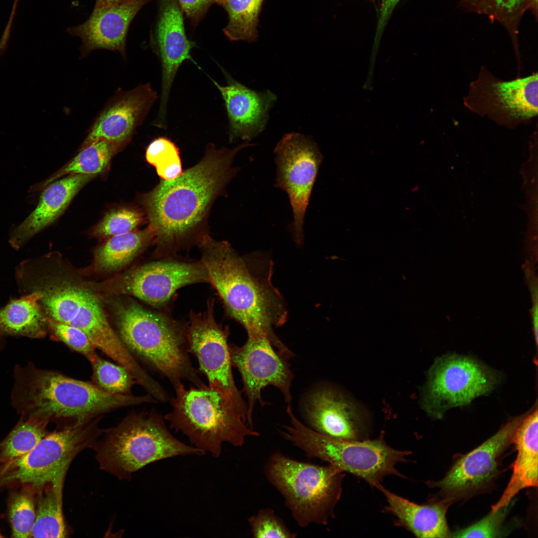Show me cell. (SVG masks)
Wrapping results in <instances>:
<instances>
[{
  "label": "cell",
  "mask_w": 538,
  "mask_h": 538,
  "mask_svg": "<svg viewBox=\"0 0 538 538\" xmlns=\"http://www.w3.org/2000/svg\"><path fill=\"white\" fill-rule=\"evenodd\" d=\"M246 141L233 148L208 145L203 158L171 180H162L141 202L159 253L178 248L200 233L211 206L238 168L232 167Z\"/></svg>",
  "instance_id": "cell-1"
},
{
  "label": "cell",
  "mask_w": 538,
  "mask_h": 538,
  "mask_svg": "<svg viewBox=\"0 0 538 538\" xmlns=\"http://www.w3.org/2000/svg\"><path fill=\"white\" fill-rule=\"evenodd\" d=\"M198 242L200 261L209 283L218 292L228 314L245 328L247 334H265L278 352L289 354L290 350L273 329L285 322L287 312L271 281V261L259 254L240 256L228 242L216 241L207 234Z\"/></svg>",
  "instance_id": "cell-2"
},
{
  "label": "cell",
  "mask_w": 538,
  "mask_h": 538,
  "mask_svg": "<svg viewBox=\"0 0 538 538\" xmlns=\"http://www.w3.org/2000/svg\"><path fill=\"white\" fill-rule=\"evenodd\" d=\"M156 411H133L93 447L101 469L128 479L146 465L164 459L205 453L176 438Z\"/></svg>",
  "instance_id": "cell-3"
},
{
  "label": "cell",
  "mask_w": 538,
  "mask_h": 538,
  "mask_svg": "<svg viewBox=\"0 0 538 538\" xmlns=\"http://www.w3.org/2000/svg\"><path fill=\"white\" fill-rule=\"evenodd\" d=\"M117 318L119 336L129 351L172 386L183 380L198 388L206 385L190 359L187 331L178 324L135 302L119 306Z\"/></svg>",
  "instance_id": "cell-4"
},
{
  "label": "cell",
  "mask_w": 538,
  "mask_h": 538,
  "mask_svg": "<svg viewBox=\"0 0 538 538\" xmlns=\"http://www.w3.org/2000/svg\"><path fill=\"white\" fill-rule=\"evenodd\" d=\"M173 387L175 395L169 399L172 410L164 418L170 428L181 431L205 453L218 457L224 442L240 447L247 437L260 435L217 390L207 385L186 389L182 383Z\"/></svg>",
  "instance_id": "cell-5"
},
{
  "label": "cell",
  "mask_w": 538,
  "mask_h": 538,
  "mask_svg": "<svg viewBox=\"0 0 538 538\" xmlns=\"http://www.w3.org/2000/svg\"><path fill=\"white\" fill-rule=\"evenodd\" d=\"M264 473L299 527L326 526L335 517L345 475L338 468L297 461L277 450L268 459Z\"/></svg>",
  "instance_id": "cell-6"
},
{
  "label": "cell",
  "mask_w": 538,
  "mask_h": 538,
  "mask_svg": "<svg viewBox=\"0 0 538 538\" xmlns=\"http://www.w3.org/2000/svg\"><path fill=\"white\" fill-rule=\"evenodd\" d=\"M286 412L289 422L282 426L280 434L308 458L319 459L377 488L388 475L403 477L396 466L406 461L409 451L395 449L382 439L348 440L325 436L301 422L290 405Z\"/></svg>",
  "instance_id": "cell-7"
},
{
  "label": "cell",
  "mask_w": 538,
  "mask_h": 538,
  "mask_svg": "<svg viewBox=\"0 0 538 538\" xmlns=\"http://www.w3.org/2000/svg\"><path fill=\"white\" fill-rule=\"evenodd\" d=\"M32 417L80 424L117 408L156 403L150 395H114L93 383L50 371H37L27 386Z\"/></svg>",
  "instance_id": "cell-8"
},
{
  "label": "cell",
  "mask_w": 538,
  "mask_h": 538,
  "mask_svg": "<svg viewBox=\"0 0 538 538\" xmlns=\"http://www.w3.org/2000/svg\"><path fill=\"white\" fill-rule=\"evenodd\" d=\"M40 292V301L48 317L82 330L96 349L127 368L143 388L153 384L154 379L139 365L116 333L100 302L91 291L63 282L51 285Z\"/></svg>",
  "instance_id": "cell-9"
},
{
  "label": "cell",
  "mask_w": 538,
  "mask_h": 538,
  "mask_svg": "<svg viewBox=\"0 0 538 538\" xmlns=\"http://www.w3.org/2000/svg\"><path fill=\"white\" fill-rule=\"evenodd\" d=\"M98 416L47 434L22 457L0 465V487L52 482L64 484L68 467L82 451L93 447L103 433Z\"/></svg>",
  "instance_id": "cell-10"
},
{
  "label": "cell",
  "mask_w": 538,
  "mask_h": 538,
  "mask_svg": "<svg viewBox=\"0 0 538 538\" xmlns=\"http://www.w3.org/2000/svg\"><path fill=\"white\" fill-rule=\"evenodd\" d=\"M498 375L477 360L446 355L431 367L423 388L422 404L431 416L441 418L448 409L469 404L493 390Z\"/></svg>",
  "instance_id": "cell-11"
},
{
  "label": "cell",
  "mask_w": 538,
  "mask_h": 538,
  "mask_svg": "<svg viewBox=\"0 0 538 538\" xmlns=\"http://www.w3.org/2000/svg\"><path fill=\"white\" fill-rule=\"evenodd\" d=\"M538 73L504 81L484 66L463 98L471 112L498 125L514 129L538 115Z\"/></svg>",
  "instance_id": "cell-12"
},
{
  "label": "cell",
  "mask_w": 538,
  "mask_h": 538,
  "mask_svg": "<svg viewBox=\"0 0 538 538\" xmlns=\"http://www.w3.org/2000/svg\"><path fill=\"white\" fill-rule=\"evenodd\" d=\"M214 300H208L203 313L191 311L187 327L188 351L196 358L199 371L209 386L219 391L235 407L247 423V405L234 379L228 328L217 322Z\"/></svg>",
  "instance_id": "cell-13"
},
{
  "label": "cell",
  "mask_w": 538,
  "mask_h": 538,
  "mask_svg": "<svg viewBox=\"0 0 538 538\" xmlns=\"http://www.w3.org/2000/svg\"><path fill=\"white\" fill-rule=\"evenodd\" d=\"M229 347L232 366L241 374L243 391L248 400L247 423L253 429V413L256 404L259 403L261 406L267 404L262 397L265 388L276 387L285 401L291 403L293 375L289 359L276 350L270 339L263 334H248L243 345L229 344Z\"/></svg>",
  "instance_id": "cell-14"
},
{
  "label": "cell",
  "mask_w": 538,
  "mask_h": 538,
  "mask_svg": "<svg viewBox=\"0 0 538 538\" xmlns=\"http://www.w3.org/2000/svg\"><path fill=\"white\" fill-rule=\"evenodd\" d=\"M274 153L277 166L276 187L288 194L293 214L290 228L298 245L303 241L306 208L323 157L309 137L291 133L283 135Z\"/></svg>",
  "instance_id": "cell-15"
},
{
  "label": "cell",
  "mask_w": 538,
  "mask_h": 538,
  "mask_svg": "<svg viewBox=\"0 0 538 538\" xmlns=\"http://www.w3.org/2000/svg\"><path fill=\"white\" fill-rule=\"evenodd\" d=\"M209 283L201 262L161 260L144 264L108 282L110 290L134 296L150 305L160 307L175 292L186 285Z\"/></svg>",
  "instance_id": "cell-16"
},
{
  "label": "cell",
  "mask_w": 538,
  "mask_h": 538,
  "mask_svg": "<svg viewBox=\"0 0 538 538\" xmlns=\"http://www.w3.org/2000/svg\"><path fill=\"white\" fill-rule=\"evenodd\" d=\"M152 45L161 66V90L156 122L167 123L169 97L176 73L187 60L195 63L191 51L196 46L185 31L183 12L177 0H160L158 19Z\"/></svg>",
  "instance_id": "cell-17"
},
{
  "label": "cell",
  "mask_w": 538,
  "mask_h": 538,
  "mask_svg": "<svg viewBox=\"0 0 538 538\" xmlns=\"http://www.w3.org/2000/svg\"><path fill=\"white\" fill-rule=\"evenodd\" d=\"M158 98L149 83L141 84L128 91H119L97 117L81 148L100 140L120 148L131 139Z\"/></svg>",
  "instance_id": "cell-18"
},
{
  "label": "cell",
  "mask_w": 538,
  "mask_h": 538,
  "mask_svg": "<svg viewBox=\"0 0 538 538\" xmlns=\"http://www.w3.org/2000/svg\"><path fill=\"white\" fill-rule=\"evenodd\" d=\"M524 416L509 421L480 446L464 455L445 476L431 486L451 493L478 488L491 480L497 471L499 459L513 441L516 431Z\"/></svg>",
  "instance_id": "cell-19"
},
{
  "label": "cell",
  "mask_w": 538,
  "mask_h": 538,
  "mask_svg": "<svg viewBox=\"0 0 538 538\" xmlns=\"http://www.w3.org/2000/svg\"><path fill=\"white\" fill-rule=\"evenodd\" d=\"M304 412L311 429L328 437L363 440L367 425L358 407L339 392L322 388L308 398Z\"/></svg>",
  "instance_id": "cell-20"
},
{
  "label": "cell",
  "mask_w": 538,
  "mask_h": 538,
  "mask_svg": "<svg viewBox=\"0 0 538 538\" xmlns=\"http://www.w3.org/2000/svg\"><path fill=\"white\" fill-rule=\"evenodd\" d=\"M227 84L221 85L211 79L224 101L229 120L230 142L240 138L249 141L265 129L269 109L276 100L269 90L258 92L233 79L222 69Z\"/></svg>",
  "instance_id": "cell-21"
},
{
  "label": "cell",
  "mask_w": 538,
  "mask_h": 538,
  "mask_svg": "<svg viewBox=\"0 0 538 538\" xmlns=\"http://www.w3.org/2000/svg\"><path fill=\"white\" fill-rule=\"evenodd\" d=\"M151 0H126L98 10H93L83 23L69 27L67 32L79 37L83 55L104 49L126 53V43L131 23L140 9Z\"/></svg>",
  "instance_id": "cell-22"
},
{
  "label": "cell",
  "mask_w": 538,
  "mask_h": 538,
  "mask_svg": "<svg viewBox=\"0 0 538 538\" xmlns=\"http://www.w3.org/2000/svg\"><path fill=\"white\" fill-rule=\"evenodd\" d=\"M92 174H70L50 183L42 193L38 204L13 232L10 242L15 248L53 223L65 210L73 197L87 182Z\"/></svg>",
  "instance_id": "cell-23"
},
{
  "label": "cell",
  "mask_w": 538,
  "mask_h": 538,
  "mask_svg": "<svg viewBox=\"0 0 538 538\" xmlns=\"http://www.w3.org/2000/svg\"><path fill=\"white\" fill-rule=\"evenodd\" d=\"M538 409L536 407L517 428L513 441L517 454L510 481L492 511L507 507L512 499L524 488L538 486Z\"/></svg>",
  "instance_id": "cell-24"
},
{
  "label": "cell",
  "mask_w": 538,
  "mask_h": 538,
  "mask_svg": "<svg viewBox=\"0 0 538 538\" xmlns=\"http://www.w3.org/2000/svg\"><path fill=\"white\" fill-rule=\"evenodd\" d=\"M377 488L387 499L386 511L397 518L396 523L400 526L418 538L451 537L446 519L447 502L419 505L389 491L381 484Z\"/></svg>",
  "instance_id": "cell-25"
},
{
  "label": "cell",
  "mask_w": 538,
  "mask_h": 538,
  "mask_svg": "<svg viewBox=\"0 0 538 538\" xmlns=\"http://www.w3.org/2000/svg\"><path fill=\"white\" fill-rule=\"evenodd\" d=\"M41 297L40 291H36L11 301L0 311V327L12 334L44 336L48 325L39 303Z\"/></svg>",
  "instance_id": "cell-26"
},
{
  "label": "cell",
  "mask_w": 538,
  "mask_h": 538,
  "mask_svg": "<svg viewBox=\"0 0 538 538\" xmlns=\"http://www.w3.org/2000/svg\"><path fill=\"white\" fill-rule=\"evenodd\" d=\"M154 240V234L149 225L140 231L110 237L95 251L94 268L100 271L119 269Z\"/></svg>",
  "instance_id": "cell-27"
},
{
  "label": "cell",
  "mask_w": 538,
  "mask_h": 538,
  "mask_svg": "<svg viewBox=\"0 0 538 538\" xmlns=\"http://www.w3.org/2000/svg\"><path fill=\"white\" fill-rule=\"evenodd\" d=\"M61 483H47L35 491L36 519L31 538H64L67 532L62 510Z\"/></svg>",
  "instance_id": "cell-28"
},
{
  "label": "cell",
  "mask_w": 538,
  "mask_h": 538,
  "mask_svg": "<svg viewBox=\"0 0 538 538\" xmlns=\"http://www.w3.org/2000/svg\"><path fill=\"white\" fill-rule=\"evenodd\" d=\"M458 5L467 12L486 15L490 20L501 24L509 33L520 59L519 27L528 10V0H460Z\"/></svg>",
  "instance_id": "cell-29"
},
{
  "label": "cell",
  "mask_w": 538,
  "mask_h": 538,
  "mask_svg": "<svg viewBox=\"0 0 538 538\" xmlns=\"http://www.w3.org/2000/svg\"><path fill=\"white\" fill-rule=\"evenodd\" d=\"M264 0H218L224 8L228 22L223 29L231 41L254 42L258 38L259 16Z\"/></svg>",
  "instance_id": "cell-30"
},
{
  "label": "cell",
  "mask_w": 538,
  "mask_h": 538,
  "mask_svg": "<svg viewBox=\"0 0 538 538\" xmlns=\"http://www.w3.org/2000/svg\"><path fill=\"white\" fill-rule=\"evenodd\" d=\"M120 149L117 145L105 140L95 141L81 149L72 160L46 180L44 185L66 175H96L107 168L113 156Z\"/></svg>",
  "instance_id": "cell-31"
},
{
  "label": "cell",
  "mask_w": 538,
  "mask_h": 538,
  "mask_svg": "<svg viewBox=\"0 0 538 538\" xmlns=\"http://www.w3.org/2000/svg\"><path fill=\"white\" fill-rule=\"evenodd\" d=\"M48 422L32 417L15 427L0 442V465L16 460L31 451L48 434Z\"/></svg>",
  "instance_id": "cell-32"
},
{
  "label": "cell",
  "mask_w": 538,
  "mask_h": 538,
  "mask_svg": "<svg viewBox=\"0 0 538 538\" xmlns=\"http://www.w3.org/2000/svg\"><path fill=\"white\" fill-rule=\"evenodd\" d=\"M12 493L7 503L8 518L12 538H31L36 519L35 491L30 484H22Z\"/></svg>",
  "instance_id": "cell-33"
},
{
  "label": "cell",
  "mask_w": 538,
  "mask_h": 538,
  "mask_svg": "<svg viewBox=\"0 0 538 538\" xmlns=\"http://www.w3.org/2000/svg\"><path fill=\"white\" fill-rule=\"evenodd\" d=\"M94 385L103 391L114 395L131 394L137 383L134 377L125 367L104 359L98 355L90 362Z\"/></svg>",
  "instance_id": "cell-34"
},
{
  "label": "cell",
  "mask_w": 538,
  "mask_h": 538,
  "mask_svg": "<svg viewBox=\"0 0 538 538\" xmlns=\"http://www.w3.org/2000/svg\"><path fill=\"white\" fill-rule=\"evenodd\" d=\"M145 158L155 167L162 180H173L183 172L179 149L166 137H159L150 142L146 150Z\"/></svg>",
  "instance_id": "cell-35"
},
{
  "label": "cell",
  "mask_w": 538,
  "mask_h": 538,
  "mask_svg": "<svg viewBox=\"0 0 538 538\" xmlns=\"http://www.w3.org/2000/svg\"><path fill=\"white\" fill-rule=\"evenodd\" d=\"M142 213L131 208H120L107 213L92 230L97 238H106L127 233L134 230L142 223Z\"/></svg>",
  "instance_id": "cell-36"
},
{
  "label": "cell",
  "mask_w": 538,
  "mask_h": 538,
  "mask_svg": "<svg viewBox=\"0 0 538 538\" xmlns=\"http://www.w3.org/2000/svg\"><path fill=\"white\" fill-rule=\"evenodd\" d=\"M253 537L257 538H294L297 534L291 532L274 510L266 508L248 519Z\"/></svg>",
  "instance_id": "cell-37"
},
{
  "label": "cell",
  "mask_w": 538,
  "mask_h": 538,
  "mask_svg": "<svg viewBox=\"0 0 538 538\" xmlns=\"http://www.w3.org/2000/svg\"><path fill=\"white\" fill-rule=\"evenodd\" d=\"M47 325L55 336L71 350L84 356L89 362L98 355L96 348L80 329L47 317Z\"/></svg>",
  "instance_id": "cell-38"
},
{
  "label": "cell",
  "mask_w": 538,
  "mask_h": 538,
  "mask_svg": "<svg viewBox=\"0 0 538 538\" xmlns=\"http://www.w3.org/2000/svg\"><path fill=\"white\" fill-rule=\"evenodd\" d=\"M507 507L492 511L487 516L469 527L457 531L451 537L495 538L500 534Z\"/></svg>",
  "instance_id": "cell-39"
},
{
  "label": "cell",
  "mask_w": 538,
  "mask_h": 538,
  "mask_svg": "<svg viewBox=\"0 0 538 538\" xmlns=\"http://www.w3.org/2000/svg\"><path fill=\"white\" fill-rule=\"evenodd\" d=\"M181 9L193 26L197 25L208 9L218 0H177Z\"/></svg>",
  "instance_id": "cell-40"
},
{
  "label": "cell",
  "mask_w": 538,
  "mask_h": 538,
  "mask_svg": "<svg viewBox=\"0 0 538 538\" xmlns=\"http://www.w3.org/2000/svg\"><path fill=\"white\" fill-rule=\"evenodd\" d=\"M527 279L532 300V307L531 311V314L532 319L533 331L536 343L537 345L538 327V291L537 279L534 274L531 272H530V274L528 275Z\"/></svg>",
  "instance_id": "cell-41"
},
{
  "label": "cell",
  "mask_w": 538,
  "mask_h": 538,
  "mask_svg": "<svg viewBox=\"0 0 538 538\" xmlns=\"http://www.w3.org/2000/svg\"><path fill=\"white\" fill-rule=\"evenodd\" d=\"M400 1V0H383L380 10L376 41H378V39H379L380 33L382 31L388 18Z\"/></svg>",
  "instance_id": "cell-42"
},
{
  "label": "cell",
  "mask_w": 538,
  "mask_h": 538,
  "mask_svg": "<svg viewBox=\"0 0 538 538\" xmlns=\"http://www.w3.org/2000/svg\"><path fill=\"white\" fill-rule=\"evenodd\" d=\"M126 0H96L93 10L104 9L111 5L122 2Z\"/></svg>",
  "instance_id": "cell-43"
},
{
  "label": "cell",
  "mask_w": 538,
  "mask_h": 538,
  "mask_svg": "<svg viewBox=\"0 0 538 538\" xmlns=\"http://www.w3.org/2000/svg\"><path fill=\"white\" fill-rule=\"evenodd\" d=\"M528 10H530L536 20L538 19V0H528Z\"/></svg>",
  "instance_id": "cell-44"
},
{
  "label": "cell",
  "mask_w": 538,
  "mask_h": 538,
  "mask_svg": "<svg viewBox=\"0 0 538 538\" xmlns=\"http://www.w3.org/2000/svg\"><path fill=\"white\" fill-rule=\"evenodd\" d=\"M3 537L1 535V533H0V538H3Z\"/></svg>",
  "instance_id": "cell-45"
}]
</instances>
